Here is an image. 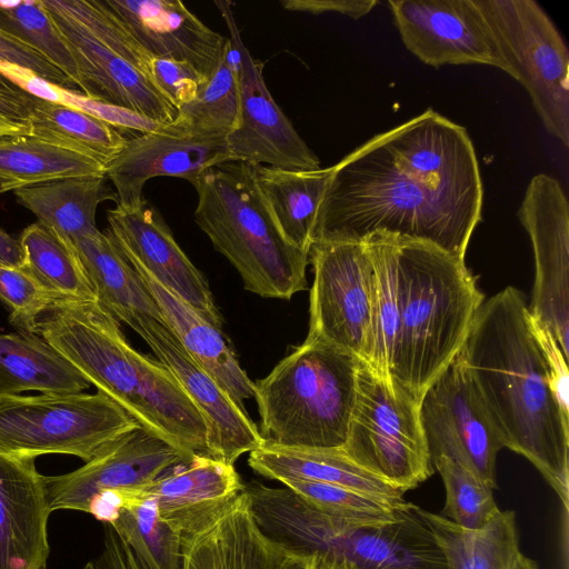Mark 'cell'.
Wrapping results in <instances>:
<instances>
[{"label": "cell", "instance_id": "1", "mask_svg": "<svg viewBox=\"0 0 569 569\" xmlns=\"http://www.w3.org/2000/svg\"><path fill=\"white\" fill-rule=\"evenodd\" d=\"M503 447L527 458L569 502L568 359L507 287L479 307L459 351Z\"/></svg>", "mask_w": 569, "mask_h": 569}, {"label": "cell", "instance_id": "2", "mask_svg": "<svg viewBox=\"0 0 569 569\" xmlns=\"http://www.w3.org/2000/svg\"><path fill=\"white\" fill-rule=\"evenodd\" d=\"M34 333L142 428L189 456L209 457L204 419L178 380L133 349L96 298L56 302L39 317Z\"/></svg>", "mask_w": 569, "mask_h": 569}, {"label": "cell", "instance_id": "3", "mask_svg": "<svg viewBox=\"0 0 569 569\" xmlns=\"http://www.w3.org/2000/svg\"><path fill=\"white\" fill-rule=\"evenodd\" d=\"M479 222L399 170L377 134L332 166L313 242L383 232L429 242L465 261Z\"/></svg>", "mask_w": 569, "mask_h": 569}, {"label": "cell", "instance_id": "4", "mask_svg": "<svg viewBox=\"0 0 569 569\" xmlns=\"http://www.w3.org/2000/svg\"><path fill=\"white\" fill-rule=\"evenodd\" d=\"M396 271V336L390 386L420 405L459 353L483 302L461 261L419 240L388 234Z\"/></svg>", "mask_w": 569, "mask_h": 569}, {"label": "cell", "instance_id": "5", "mask_svg": "<svg viewBox=\"0 0 569 569\" xmlns=\"http://www.w3.org/2000/svg\"><path fill=\"white\" fill-rule=\"evenodd\" d=\"M260 530L283 548L349 569H447L431 530L412 505L391 522H353L330 516L287 487L244 483Z\"/></svg>", "mask_w": 569, "mask_h": 569}, {"label": "cell", "instance_id": "6", "mask_svg": "<svg viewBox=\"0 0 569 569\" xmlns=\"http://www.w3.org/2000/svg\"><path fill=\"white\" fill-rule=\"evenodd\" d=\"M192 186L197 226L236 268L246 290L289 300L307 289L309 252L281 234L258 188L254 166L226 162L208 169Z\"/></svg>", "mask_w": 569, "mask_h": 569}, {"label": "cell", "instance_id": "7", "mask_svg": "<svg viewBox=\"0 0 569 569\" xmlns=\"http://www.w3.org/2000/svg\"><path fill=\"white\" fill-rule=\"evenodd\" d=\"M362 362L329 342L307 337L267 377L254 382L263 442L341 449Z\"/></svg>", "mask_w": 569, "mask_h": 569}, {"label": "cell", "instance_id": "8", "mask_svg": "<svg viewBox=\"0 0 569 569\" xmlns=\"http://www.w3.org/2000/svg\"><path fill=\"white\" fill-rule=\"evenodd\" d=\"M140 425L101 392L0 397V453L36 459L76 456L88 462Z\"/></svg>", "mask_w": 569, "mask_h": 569}, {"label": "cell", "instance_id": "9", "mask_svg": "<svg viewBox=\"0 0 569 569\" xmlns=\"http://www.w3.org/2000/svg\"><path fill=\"white\" fill-rule=\"evenodd\" d=\"M501 49L509 76L527 90L546 130L569 144V51L535 0H476Z\"/></svg>", "mask_w": 569, "mask_h": 569}, {"label": "cell", "instance_id": "10", "mask_svg": "<svg viewBox=\"0 0 569 569\" xmlns=\"http://www.w3.org/2000/svg\"><path fill=\"white\" fill-rule=\"evenodd\" d=\"M343 453L362 469L405 491L433 473L419 405L379 378L365 362Z\"/></svg>", "mask_w": 569, "mask_h": 569}, {"label": "cell", "instance_id": "11", "mask_svg": "<svg viewBox=\"0 0 569 569\" xmlns=\"http://www.w3.org/2000/svg\"><path fill=\"white\" fill-rule=\"evenodd\" d=\"M309 338L369 362L375 322V270L362 241H316Z\"/></svg>", "mask_w": 569, "mask_h": 569}, {"label": "cell", "instance_id": "12", "mask_svg": "<svg viewBox=\"0 0 569 569\" xmlns=\"http://www.w3.org/2000/svg\"><path fill=\"white\" fill-rule=\"evenodd\" d=\"M378 136L399 170L440 200L481 220L480 168L463 127L428 109Z\"/></svg>", "mask_w": 569, "mask_h": 569}, {"label": "cell", "instance_id": "13", "mask_svg": "<svg viewBox=\"0 0 569 569\" xmlns=\"http://www.w3.org/2000/svg\"><path fill=\"white\" fill-rule=\"evenodd\" d=\"M419 415L431 462L450 458L497 488L503 443L459 353L423 393Z\"/></svg>", "mask_w": 569, "mask_h": 569}, {"label": "cell", "instance_id": "14", "mask_svg": "<svg viewBox=\"0 0 569 569\" xmlns=\"http://www.w3.org/2000/svg\"><path fill=\"white\" fill-rule=\"evenodd\" d=\"M229 32L238 69L239 118L226 138L233 161L280 169L316 170L320 160L276 103L263 62L244 44L231 1H214Z\"/></svg>", "mask_w": 569, "mask_h": 569}, {"label": "cell", "instance_id": "15", "mask_svg": "<svg viewBox=\"0 0 569 569\" xmlns=\"http://www.w3.org/2000/svg\"><path fill=\"white\" fill-rule=\"evenodd\" d=\"M535 257L531 316L546 327L569 359V204L560 182L533 176L518 210Z\"/></svg>", "mask_w": 569, "mask_h": 569}, {"label": "cell", "instance_id": "16", "mask_svg": "<svg viewBox=\"0 0 569 569\" xmlns=\"http://www.w3.org/2000/svg\"><path fill=\"white\" fill-rule=\"evenodd\" d=\"M388 6L402 43L421 62L486 64L509 74L476 0H390Z\"/></svg>", "mask_w": 569, "mask_h": 569}, {"label": "cell", "instance_id": "17", "mask_svg": "<svg viewBox=\"0 0 569 569\" xmlns=\"http://www.w3.org/2000/svg\"><path fill=\"white\" fill-rule=\"evenodd\" d=\"M192 457L140 426L79 469L59 476H44L49 510L87 512L98 495L137 490Z\"/></svg>", "mask_w": 569, "mask_h": 569}, {"label": "cell", "instance_id": "18", "mask_svg": "<svg viewBox=\"0 0 569 569\" xmlns=\"http://www.w3.org/2000/svg\"><path fill=\"white\" fill-rule=\"evenodd\" d=\"M178 380L207 426L209 457L233 465L246 452L263 446L256 423L218 382L184 350L166 323L140 317L130 326Z\"/></svg>", "mask_w": 569, "mask_h": 569}, {"label": "cell", "instance_id": "19", "mask_svg": "<svg viewBox=\"0 0 569 569\" xmlns=\"http://www.w3.org/2000/svg\"><path fill=\"white\" fill-rule=\"evenodd\" d=\"M108 222L107 233L130 263L143 268L207 321L221 328L222 318L207 280L154 207L146 199L130 208L117 204L108 210Z\"/></svg>", "mask_w": 569, "mask_h": 569}, {"label": "cell", "instance_id": "20", "mask_svg": "<svg viewBox=\"0 0 569 569\" xmlns=\"http://www.w3.org/2000/svg\"><path fill=\"white\" fill-rule=\"evenodd\" d=\"M233 161L226 139L183 132L173 122L130 139L107 164L118 204L134 207L144 200L143 187L152 178L174 177L191 184L208 169Z\"/></svg>", "mask_w": 569, "mask_h": 569}, {"label": "cell", "instance_id": "21", "mask_svg": "<svg viewBox=\"0 0 569 569\" xmlns=\"http://www.w3.org/2000/svg\"><path fill=\"white\" fill-rule=\"evenodd\" d=\"M258 527L243 491L220 515L183 538L182 569H312Z\"/></svg>", "mask_w": 569, "mask_h": 569}, {"label": "cell", "instance_id": "22", "mask_svg": "<svg viewBox=\"0 0 569 569\" xmlns=\"http://www.w3.org/2000/svg\"><path fill=\"white\" fill-rule=\"evenodd\" d=\"M154 58L190 66L208 80L218 68L228 37L210 29L179 0H104Z\"/></svg>", "mask_w": 569, "mask_h": 569}, {"label": "cell", "instance_id": "23", "mask_svg": "<svg viewBox=\"0 0 569 569\" xmlns=\"http://www.w3.org/2000/svg\"><path fill=\"white\" fill-rule=\"evenodd\" d=\"M49 13L76 61L79 89L84 96L161 124L177 120L178 109L144 73L69 20Z\"/></svg>", "mask_w": 569, "mask_h": 569}, {"label": "cell", "instance_id": "24", "mask_svg": "<svg viewBox=\"0 0 569 569\" xmlns=\"http://www.w3.org/2000/svg\"><path fill=\"white\" fill-rule=\"evenodd\" d=\"M243 489L244 483L233 465L193 456L152 482L121 495L153 499L160 517L183 539L220 515Z\"/></svg>", "mask_w": 569, "mask_h": 569}, {"label": "cell", "instance_id": "25", "mask_svg": "<svg viewBox=\"0 0 569 569\" xmlns=\"http://www.w3.org/2000/svg\"><path fill=\"white\" fill-rule=\"evenodd\" d=\"M36 459L0 453V569H46L50 515Z\"/></svg>", "mask_w": 569, "mask_h": 569}, {"label": "cell", "instance_id": "26", "mask_svg": "<svg viewBox=\"0 0 569 569\" xmlns=\"http://www.w3.org/2000/svg\"><path fill=\"white\" fill-rule=\"evenodd\" d=\"M130 264L141 278L158 305L166 325L184 350L218 382L239 408L246 410L244 401L254 398V382L241 368L221 328L207 321L143 268L136 263Z\"/></svg>", "mask_w": 569, "mask_h": 569}, {"label": "cell", "instance_id": "27", "mask_svg": "<svg viewBox=\"0 0 569 569\" xmlns=\"http://www.w3.org/2000/svg\"><path fill=\"white\" fill-rule=\"evenodd\" d=\"M248 465L258 475L280 482L288 479L316 481L346 487L390 501L405 500V490L362 469L341 449L263 443L249 452Z\"/></svg>", "mask_w": 569, "mask_h": 569}, {"label": "cell", "instance_id": "28", "mask_svg": "<svg viewBox=\"0 0 569 569\" xmlns=\"http://www.w3.org/2000/svg\"><path fill=\"white\" fill-rule=\"evenodd\" d=\"M72 246L96 299L119 322L130 327L136 319L150 317L166 323L141 278L107 232L81 236Z\"/></svg>", "mask_w": 569, "mask_h": 569}, {"label": "cell", "instance_id": "29", "mask_svg": "<svg viewBox=\"0 0 569 569\" xmlns=\"http://www.w3.org/2000/svg\"><path fill=\"white\" fill-rule=\"evenodd\" d=\"M254 172L264 203L283 238L309 252L332 166L316 170L254 166Z\"/></svg>", "mask_w": 569, "mask_h": 569}, {"label": "cell", "instance_id": "30", "mask_svg": "<svg viewBox=\"0 0 569 569\" xmlns=\"http://www.w3.org/2000/svg\"><path fill=\"white\" fill-rule=\"evenodd\" d=\"M107 180V176L68 178L18 189L13 194L39 223L72 244L99 230L96 213L101 202L118 201Z\"/></svg>", "mask_w": 569, "mask_h": 569}, {"label": "cell", "instance_id": "31", "mask_svg": "<svg viewBox=\"0 0 569 569\" xmlns=\"http://www.w3.org/2000/svg\"><path fill=\"white\" fill-rule=\"evenodd\" d=\"M91 383L40 335L0 333V397L83 392Z\"/></svg>", "mask_w": 569, "mask_h": 569}, {"label": "cell", "instance_id": "32", "mask_svg": "<svg viewBox=\"0 0 569 569\" xmlns=\"http://www.w3.org/2000/svg\"><path fill=\"white\" fill-rule=\"evenodd\" d=\"M416 511L436 538L447 569H515L520 550L513 511H500L479 530L461 528L418 506Z\"/></svg>", "mask_w": 569, "mask_h": 569}, {"label": "cell", "instance_id": "33", "mask_svg": "<svg viewBox=\"0 0 569 569\" xmlns=\"http://www.w3.org/2000/svg\"><path fill=\"white\" fill-rule=\"evenodd\" d=\"M106 176L102 163L32 136L0 138V194L46 182Z\"/></svg>", "mask_w": 569, "mask_h": 569}, {"label": "cell", "instance_id": "34", "mask_svg": "<svg viewBox=\"0 0 569 569\" xmlns=\"http://www.w3.org/2000/svg\"><path fill=\"white\" fill-rule=\"evenodd\" d=\"M30 136L89 157L103 166L122 150L127 138L113 126L61 103L34 99Z\"/></svg>", "mask_w": 569, "mask_h": 569}, {"label": "cell", "instance_id": "35", "mask_svg": "<svg viewBox=\"0 0 569 569\" xmlns=\"http://www.w3.org/2000/svg\"><path fill=\"white\" fill-rule=\"evenodd\" d=\"M23 264L40 284L61 300L96 298L74 247L38 221L19 237Z\"/></svg>", "mask_w": 569, "mask_h": 569}, {"label": "cell", "instance_id": "36", "mask_svg": "<svg viewBox=\"0 0 569 569\" xmlns=\"http://www.w3.org/2000/svg\"><path fill=\"white\" fill-rule=\"evenodd\" d=\"M239 118V83L234 51L230 39L223 57L191 102L178 110L174 121L183 132L212 139H226Z\"/></svg>", "mask_w": 569, "mask_h": 569}, {"label": "cell", "instance_id": "37", "mask_svg": "<svg viewBox=\"0 0 569 569\" xmlns=\"http://www.w3.org/2000/svg\"><path fill=\"white\" fill-rule=\"evenodd\" d=\"M109 525L148 569H182V536L160 517L153 499L124 497Z\"/></svg>", "mask_w": 569, "mask_h": 569}, {"label": "cell", "instance_id": "38", "mask_svg": "<svg viewBox=\"0 0 569 569\" xmlns=\"http://www.w3.org/2000/svg\"><path fill=\"white\" fill-rule=\"evenodd\" d=\"M43 7L86 32L150 79L152 57L104 0H41ZM151 80V79H150Z\"/></svg>", "mask_w": 569, "mask_h": 569}, {"label": "cell", "instance_id": "39", "mask_svg": "<svg viewBox=\"0 0 569 569\" xmlns=\"http://www.w3.org/2000/svg\"><path fill=\"white\" fill-rule=\"evenodd\" d=\"M0 29L44 56L79 89L76 61L41 0L0 1Z\"/></svg>", "mask_w": 569, "mask_h": 569}, {"label": "cell", "instance_id": "40", "mask_svg": "<svg viewBox=\"0 0 569 569\" xmlns=\"http://www.w3.org/2000/svg\"><path fill=\"white\" fill-rule=\"evenodd\" d=\"M281 483L319 510L353 522H391L398 520L412 503L372 497L346 487L288 479Z\"/></svg>", "mask_w": 569, "mask_h": 569}, {"label": "cell", "instance_id": "41", "mask_svg": "<svg viewBox=\"0 0 569 569\" xmlns=\"http://www.w3.org/2000/svg\"><path fill=\"white\" fill-rule=\"evenodd\" d=\"M440 473L446 503L443 517L468 530H479L499 512L492 489L459 462L439 457L432 461Z\"/></svg>", "mask_w": 569, "mask_h": 569}, {"label": "cell", "instance_id": "42", "mask_svg": "<svg viewBox=\"0 0 569 569\" xmlns=\"http://www.w3.org/2000/svg\"><path fill=\"white\" fill-rule=\"evenodd\" d=\"M58 301L61 299L22 267L0 264V302L8 308L9 320L19 331L34 333L39 317Z\"/></svg>", "mask_w": 569, "mask_h": 569}, {"label": "cell", "instance_id": "43", "mask_svg": "<svg viewBox=\"0 0 569 569\" xmlns=\"http://www.w3.org/2000/svg\"><path fill=\"white\" fill-rule=\"evenodd\" d=\"M150 79L178 110L196 99L207 82L190 66L167 58H153Z\"/></svg>", "mask_w": 569, "mask_h": 569}, {"label": "cell", "instance_id": "44", "mask_svg": "<svg viewBox=\"0 0 569 569\" xmlns=\"http://www.w3.org/2000/svg\"><path fill=\"white\" fill-rule=\"evenodd\" d=\"M57 93V103L81 110L108 122L116 128L120 127L132 129L137 130L139 133H142L156 131L167 126L143 118L142 116L132 111L102 101L90 99L77 90H69L62 87H58Z\"/></svg>", "mask_w": 569, "mask_h": 569}, {"label": "cell", "instance_id": "45", "mask_svg": "<svg viewBox=\"0 0 569 569\" xmlns=\"http://www.w3.org/2000/svg\"><path fill=\"white\" fill-rule=\"evenodd\" d=\"M0 62L30 70L46 81L64 89L76 90L77 88L72 80L44 56L1 29Z\"/></svg>", "mask_w": 569, "mask_h": 569}, {"label": "cell", "instance_id": "46", "mask_svg": "<svg viewBox=\"0 0 569 569\" xmlns=\"http://www.w3.org/2000/svg\"><path fill=\"white\" fill-rule=\"evenodd\" d=\"M34 99L20 88H0V138L30 136V114Z\"/></svg>", "mask_w": 569, "mask_h": 569}, {"label": "cell", "instance_id": "47", "mask_svg": "<svg viewBox=\"0 0 569 569\" xmlns=\"http://www.w3.org/2000/svg\"><path fill=\"white\" fill-rule=\"evenodd\" d=\"M281 6L288 11L320 14L340 13L353 19L368 14L377 4V0H282Z\"/></svg>", "mask_w": 569, "mask_h": 569}, {"label": "cell", "instance_id": "48", "mask_svg": "<svg viewBox=\"0 0 569 569\" xmlns=\"http://www.w3.org/2000/svg\"><path fill=\"white\" fill-rule=\"evenodd\" d=\"M82 569H126L120 540L109 523H104V543L99 556L88 561Z\"/></svg>", "mask_w": 569, "mask_h": 569}, {"label": "cell", "instance_id": "49", "mask_svg": "<svg viewBox=\"0 0 569 569\" xmlns=\"http://www.w3.org/2000/svg\"><path fill=\"white\" fill-rule=\"evenodd\" d=\"M0 264L21 267L23 252L19 238H14L0 228Z\"/></svg>", "mask_w": 569, "mask_h": 569}, {"label": "cell", "instance_id": "50", "mask_svg": "<svg viewBox=\"0 0 569 569\" xmlns=\"http://www.w3.org/2000/svg\"><path fill=\"white\" fill-rule=\"evenodd\" d=\"M119 537V536H118ZM120 547L122 553V560L126 569H148V567L141 561V559L133 552V550L124 543L120 537Z\"/></svg>", "mask_w": 569, "mask_h": 569}, {"label": "cell", "instance_id": "51", "mask_svg": "<svg viewBox=\"0 0 569 569\" xmlns=\"http://www.w3.org/2000/svg\"><path fill=\"white\" fill-rule=\"evenodd\" d=\"M515 569H538L537 563L521 552L516 560Z\"/></svg>", "mask_w": 569, "mask_h": 569}, {"label": "cell", "instance_id": "52", "mask_svg": "<svg viewBox=\"0 0 569 569\" xmlns=\"http://www.w3.org/2000/svg\"><path fill=\"white\" fill-rule=\"evenodd\" d=\"M312 561H313L312 569H349V568L342 567V566L327 565V563L317 561L315 559H312Z\"/></svg>", "mask_w": 569, "mask_h": 569}, {"label": "cell", "instance_id": "53", "mask_svg": "<svg viewBox=\"0 0 569 569\" xmlns=\"http://www.w3.org/2000/svg\"><path fill=\"white\" fill-rule=\"evenodd\" d=\"M0 88L1 89H17L19 87H17L16 84H13L12 82H10L8 79H6L1 73H0Z\"/></svg>", "mask_w": 569, "mask_h": 569}]
</instances>
